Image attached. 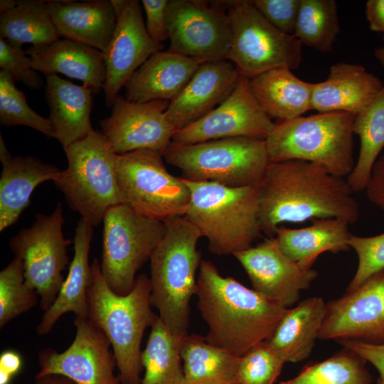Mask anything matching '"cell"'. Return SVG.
Listing matches in <instances>:
<instances>
[{
  "label": "cell",
  "mask_w": 384,
  "mask_h": 384,
  "mask_svg": "<svg viewBox=\"0 0 384 384\" xmlns=\"http://www.w3.org/2000/svg\"><path fill=\"white\" fill-rule=\"evenodd\" d=\"M383 83L361 65L337 63L324 81L313 84L311 110L356 115L375 99Z\"/></svg>",
  "instance_id": "cell-21"
},
{
  "label": "cell",
  "mask_w": 384,
  "mask_h": 384,
  "mask_svg": "<svg viewBox=\"0 0 384 384\" xmlns=\"http://www.w3.org/2000/svg\"><path fill=\"white\" fill-rule=\"evenodd\" d=\"M22 358L16 351L6 350L0 355V384H10L21 369Z\"/></svg>",
  "instance_id": "cell-46"
},
{
  "label": "cell",
  "mask_w": 384,
  "mask_h": 384,
  "mask_svg": "<svg viewBox=\"0 0 384 384\" xmlns=\"http://www.w3.org/2000/svg\"><path fill=\"white\" fill-rule=\"evenodd\" d=\"M339 33L334 0H300L294 36L302 45L329 53Z\"/></svg>",
  "instance_id": "cell-35"
},
{
  "label": "cell",
  "mask_w": 384,
  "mask_h": 384,
  "mask_svg": "<svg viewBox=\"0 0 384 384\" xmlns=\"http://www.w3.org/2000/svg\"><path fill=\"white\" fill-rule=\"evenodd\" d=\"M348 225L340 218H315L305 228L292 229L280 225L274 238L289 259L312 267L324 252L338 253L350 249Z\"/></svg>",
  "instance_id": "cell-29"
},
{
  "label": "cell",
  "mask_w": 384,
  "mask_h": 384,
  "mask_svg": "<svg viewBox=\"0 0 384 384\" xmlns=\"http://www.w3.org/2000/svg\"><path fill=\"white\" fill-rule=\"evenodd\" d=\"M233 256L245 270L252 289L287 309L297 302L300 292L307 289L318 274L286 256L274 238Z\"/></svg>",
  "instance_id": "cell-19"
},
{
  "label": "cell",
  "mask_w": 384,
  "mask_h": 384,
  "mask_svg": "<svg viewBox=\"0 0 384 384\" xmlns=\"http://www.w3.org/2000/svg\"><path fill=\"white\" fill-rule=\"evenodd\" d=\"M164 223L165 234L149 260L150 304L170 332L182 338L188 334L189 302L196 293L202 235L185 215Z\"/></svg>",
  "instance_id": "cell-4"
},
{
  "label": "cell",
  "mask_w": 384,
  "mask_h": 384,
  "mask_svg": "<svg viewBox=\"0 0 384 384\" xmlns=\"http://www.w3.org/2000/svg\"><path fill=\"white\" fill-rule=\"evenodd\" d=\"M355 114L319 112L275 124L265 139L270 161L302 160L316 164L339 177L353 169Z\"/></svg>",
  "instance_id": "cell-6"
},
{
  "label": "cell",
  "mask_w": 384,
  "mask_h": 384,
  "mask_svg": "<svg viewBox=\"0 0 384 384\" xmlns=\"http://www.w3.org/2000/svg\"><path fill=\"white\" fill-rule=\"evenodd\" d=\"M63 223L59 203L50 215L36 214L32 225L9 242L14 255L22 260L25 283L36 292L43 311L53 304L65 280L62 272L68 263L70 240L63 235Z\"/></svg>",
  "instance_id": "cell-12"
},
{
  "label": "cell",
  "mask_w": 384,
  "mask_h": 384,
  "mask_svg": "<svg viewBox=\"0 0 384 384\" xmlns=\"http://www.w3.org/2000/svg\"><path fill=\"white\" fill-rule=\"evenodd\" d=\"M0 68L31 90H38L43 80L33 67L22 46L12 44L0 37Z\"/></svg>",
  "instance_id": "cell-41"
},
{
  "label": "cell",
  "mask_w": 384,
  "mask_h": 384,
  "mask_svg": "<svg viewBox=\"0 0 384 384\" xmlns=\"http://www.w3.org/2000/svg\"><path fill=\"white\" fill-rule=\"evenodd\" d=\"M169 0V50L200 64L227 60L231 29L224 1Z\"/></svg>",
  "instance_id": "cell-13"
},
{
  "label": "cell",
  "mask_w": 384,
  "mask_h": 384,
  "mask_svg": "<svg viewBox=\"0 0 384 384\" xmlns=\"http://www.w3.org/2000/svg\"><path fill=\"white\" fill-rule=\"evenodd\" d=\"M326 303L321 297H310L287 309L270 337V349L285 363H297L309 357L325 318Z\"/></svg>",
  "instance_id": "cell-28"
},
{
  "label": "cell",
  "mask_w": 384,
  "mask_h": 384,
  "mask_svg": "<svg viewBox=\"0 0 384 384\" xmlns=\"http://www.w3.org/2000/svg\"><path fill=\"white\" fill-rule=\"evenodd\" d=\"M35 384H75L71 380L59 375H48L35 378Z\"/></svg>",
  "instance_id": "cell-48"
},
{
  "label": "cell",
  "mask_w": 384,
  "mask_h": 384,
  "mask_svg": "<svg viewBox=\"0 0 384 384\" xmlns=\"http://www.w3.org/2000/svg\"><path fill=\"white\" fill-rule=\"evenodd\" d=\"M47 4L60 37L105 51L117 24L111 0H52Z\"/></svg>",
  "instance_id": "cell-23"
},
{
  "label": "cell",
  "mask_w": 384,
  "mask_h": 384,
  "mask_svg": "<svg viewBox=\"0 0 384 384\" xmlns=\"http://www.w3.org/2000/svg\"><path fill=\"white\" fill-rule=\"evenodd\" d=\"M186 384H237L239 356L187 334L181 346Z\"/></svg>",
  "instance_id": "cell-31"
},
{
  "label": "cell",
  "mask_w": 384,
  "mask_h": 384,
  "mask_svg": "<svg viewBox=\"0 0 384 384\" xmlns=\"http://www.w3.org/2000/svg\"><path fill=\"white\" fill-rule=\"evenodd\" d=\"M274 125L256 101L250 79L240 76L225 101L203 117L177 131L172 142L192 144L234 137L265 139Z\"/></svg>",
  "instance_id": "cell-17"
},
{
  "label": "cell",
  "mask_w": 384,
  "mask_h": 384,
  "mask_svg": "<svg viewBox=\"0 0 384 384\" xmlns=\"http://www.w3.org/2000/svg\"><path fill=\"white\" fill-rule=\"evenodd\" d=\"M74 340L63 352L46 348L38 352L40 367L35 378L64 376L75 384H121L111 344L88 318L75 317Z\"/></svg>",
  "instance_id": "cell-14"
},
{
  "label": "cell",
  "mask_w": 384,
  "mask_h": 384,
  "mask_svg": "<svg viewBox=\"0 0 384 384\" xmlns=\"http://www.w3.org/2000/svg\"><path fill=\"white\" fill-rule=\"evenodd\" d=\"M150 294L149 277L142 274L127 294H117L104 279L100 261L93 260L87 294L88 319L108 338L121 384L142 383V337L145 329L159 317L151 310Z\"/></svg>",
  "instance_id": "cell-3"
},
{
  "label": "cell",
  "mask_w": 384,
  "mask_h": 384,
  "mask_svg": "<svg viewBox=\"0 0 384 384\" xmlns=\"http://www.w3.org/2000/svg\"><path fill=\"white\" fill-rule=\"evenodd\" d=\"M200 63L169 50L152 54L127 82L125 97L133 102H171L183 90Z\"/></svg>",
  "instance_id": "cell-25"
},
{
  "label": "cell",
  "mask_w": 384,
  "mask_h": 384,
  "mask_svg": "<svg viewBox=\"0 0 384 384\" xmlns=\"http://www.w3.org/2000/svg\"><path fill=\"white\" fill-rule=\"evenodd\" d=\"M17 3L16 0H1L0 1V14L5 13L13 9Z\"/></svg>",
  "instance_id": "cell-49"
},
{
  "label": "cell",
  "mask_w": 384,
  "mask_h": 384,
  "mask_svg": "<svg viewBox=\"0 0 384 384\" xmlns=\"http://www.w3.org/2000/svg\"><path fill=\"white\" fill-rule=\"evenodd\" d=\"M240 76L228 60L200 64L166 110V116L176 131L198 121L220 105L234 90Z\"/></svg>",
  "instance_id": "cell-20"
},
{
  "label": "cell",
  "mask_w": 384,
  "mask_h": 384,
  "mask_svg": "<svg viewBox=\"0 0 384 384\" xmlns=\"http://www.w3.org/2000/svg\"><path fill=\"white\" fill-rule=\"evenodd\" d=\"M378 384V383H377Z\"/></svg>",
  "instance_id": "cell-51"
},
{
  "label": "cell",
  "mask_w": 384,
  "mask_h": 384,
  "mask_svg": "<svg viewBox=\"0 0 384 384\" xmlns=\"http://www.w3.org/2000/svg\"><path fill=\"white\" fill-rule=\"evenodd\" d=\"M146 15V28L152 41L161 48L169 39L166 27V8L169 0H142Z\"/></svg>",
  "instance_id": "cell-43"
},
{
  "label": "cell",
  "mask_w": 384,
  "mask_h": 384,
  "mask_svg": "<svg viewBox=\"0 0 384 384\" xmlns=\"http://www.w3.org/2000/svg\"><path fill=\"white\" fill-rule=\"evenodd\" d=\"M338 342L370 362L378 371V384H384V345H371L352 340H340Z\"/></svg>",
  "instance_id": "cell-44"
},
{
  "label": "cell",
  "mask_w": 384,
  "mask_h": 384,
  "mask_svg": "<svg viewBox=\"0 0 384 384\" xmlns=\"http://www.w3.org/2000/svg\"><path fill=\"white\" fill-rule=\"evenodd\" d=\"M183 338L173 335L160 318L157 319L142 351L144 375L141 384H186L181 365Z\"/></svg>",
  "instance_id": "cell-34"
},
{
  "label": "cell",
  "mask_w": 384,
  "mask_h": 384,
  "mask_svg": "<svg viewBox=\"0 0 384 384\" xmlns=\"http://www.w3.org/2000/svg\"><path fill=\"white\" fill-rule=\"evenodd\" d=\"M231 29L227 60L241 76L251 79L268 70L299 67L302 44L271 24L252 1H224Z\"/></svg>",
  "instance_id": "cell-9"
},
{
  "label": "cell",
  "mask_w": 384,
  "mask_h": 384,
  "mask_svg": "<svg viewBox=\"0 0 384 384\" xmlns=\"http://www.w3.org/2000/svg\"><path fill=\"white\" fill-rule=\"evenodd\" d=\"M348 245L357 255L358 267L346 292L357 289L372 276L384 272V233L370 237L351 234Z\"/></svg>",
  "instance_id": "cell-40"
},
{
  "label": "cell",
  "mask_w": 384,
  "mask_h": 384,
  "mask_svg": "<svg viewBox=\"0 0 384 384\" xmlns=\"http://www.w3.org/2000/svg\"><path fill=\"white\" fill-rule=\"evenodd\" d=\"M64 151L68 166L53 182L70 207L97 226L110 208L122 203L116 178L117 154L96 131Z\"/></svg>",
  "instance_id": "cell-8"
},
{
  "label": "cell",
  "mask_w": 384,
  "mask_h": 384,
  "mask_svg": "<svg viewBox=\"0 0 384 384\" xmlns=\"http://www.w3.org/2000/svg\"><path fill=\"white\" fill-rule=\"evenodd\" d=\"M92 228L82 218L75 228L74 256L60 290L53 303L44 311L36 328L38 336L50 332L58 320L65 314L73 312L75 317L88 318L87 289L91 281L89 252Z\"/></svg>",
  "instance_id": "cell-26"
},
{
  "label": "cell",
  "mask_w": 384,
  "mask_h": 384,
  "mask_svg": "<svg viewBox=\"0 0 384 384\" xmlns=\"http://www.w3.org/2000/svg\"><path fill=\"white\" fill-rule=\"evenodd\" d=\"M196 295L208 327L206 342L239 357L267 341L287 309L233 277L222 276L205 260L198 269Z\"/></svg>",
  "instance_id": "cell-2"
},
{
  "label": "cell",
  "mask_w": 384,
  "mask_h": 384,
  "mask_svg": "<svg viewBox=\"0 0 384 384\" xmlns=\"http://www.w3.org/2000/svg\"><path fill=\"white\" fill-rule=\"evenodd\" d=\"M367 361L344 348L329 358L306 366L294 378L279 384H372Z\"/></svg>",
  "instance_id": "cell-36"
},
{
  "label": "cell",
  "mask_w": 384,
  "mask_h": 384,
  "mask_svg": "<svg viewBox=\"0 0 384 384\" xmlns=\"http://www.w3.org/2000/svg\"><path fill=\"white\" fill-rule=\"evenodd\" d=\"M353 131L360 138V151L347 181L355 193L366 190L384 147V83L375 99L355 116Z\"/></svg>",
  "instance_id": "cell-33"
},
{
  "label": "cell",
  "mask_w": 384,
  "mask_h": 384,
  "mask_svg": "<svg viewBox=\"0 0 384 384\" xmlns=\"http://www.w3.org/2000/svg\"><path fill=\"white\" fill-rule=\"evenodd\" d=\"M0 230L15 223L30 204L34 189L54 181L61 169L34 156H13L0 135Z\"/></svg>",
  "instance_id": "cell-22"
},
{
  "label": "cell",
  "mask_w": 384,
  "mask_h": 384,
  "mask_svg": "<svg viewBox=\"0 0 384 384\" xmlns=\"http://www.w3.org/2000/svg\"><path fill=\"white\" fill-rule=\"evenodd\" d=\"M169 102H137L118 95L111 114L100 122L101 133L117 155L139 149L164 153L176 132L166 116Z\"/></svg>",
  "instance_id": "cell-16"
},
{
  "label": "cell",
  "mask_w": 384,
  "mask_h": 384,
  "mask_svg": "<svg viewBox=\"0 0 384 384\" xmlns=\"http://www.w3.org/2000/svg\"><path fill=\"white\" fill-rule=\"evenodd\" d=\"M365 13L369 28L384 36V0H368Z\"/></svg>",
  "instance_id": "cell-47"
},
{
  "label": "cell",
  "mask_w": 384,
  "mask_h": 384,
  "mask_svg": "<svg viewBox=\"0 0 384 384\" xmlns=\"http://www.w3.org/2000/svg\"><path fill=\"white\" fill-rule=\"evenodd\" d=\"M32 67L46 76L57 73L78 79L94 94L103 90L106 67L103 53L84 43L63 38L26 50Z\"/></svg>",
  "instance_id": "cell-24"
},
{
  "label": "cell",
  "mask_w": 384,
  "mask_h": 384,
  "mask_svg": "<svg viewBox=\"0 0 384 384\" xmlns=\"http://www.w3.org/2000/svg\"><path fill=\"white\" fill-rule=\"evenodd\" d=\"M102 222L101 272L113 292L125 295L164 235L166 226L123 203L110 208Z\"/></svg>",
  "instance_id": "cell-11"
},
{
  "label": "cell",
  "mask_w": 384,
  "mask_h": 384,
  "mask_svg": "<svg viewBox=\"0 0 384 384\" xmlns=\"http://www.w3.org/2000/svg\"><path fill=\"white\" fill-rule=\"evenodd\" d=\"M117 24L112 40L103 52L106 78L105 104L112 107L118 93L134 73L154 53L161 50L149 37L137 0H111Z\"/></svg>",
  "instance_id": "cell-18"
},
{
  "label": "cell",
  "mask_w": 384,
  "mask_h": 384,
  "mask_svg": "<svg viewBox=\"0 0 384 384\" xmlns=\"http://www.w3.org/2000/svg\"><path fill=\"white\" fill-rule=\"evenodd\" d=\"M319 338L384 345V272L326 303Z\"/></svg>",
  "instance_id": "cell-15"
},
{
  "label": "cell",
  "mask_w": 384,
  "mask_h": 384,
  "mask_svg": "<svg viewBox=\"0 0 384 384\" xmlns=\"http://www.w3.org/2000/svg\"><path fill=\"white\" fill-rule=\"evenodd\" d=\"M0 36L22 46H44L60 39L52 21L47 1H17L11 10L0 14Z\"/></svg>",
  "instance_id": "cell-32"
},
{
  "label": "cell",
  "mask_w": 384,
  "mask_h": 384,
  "mask_svg": "<svg viewBox=\"0 0 384 384\" xmlns=\"http://www.w3.org/2000/svg\"><path fill=\"white\" fill-rule=\"evenodd\" d=\"M183 181L191 192L185 216L207 239L213 254L233 255L252 247L262 233L257 186Z\"/></svg>",
  "instance_id": "cell-5"
},
{
  "label": "cell",
  "mask_w": 384,
  "mask_h": 384,
  "mask_svg": "<svg viewBox=\"0 0 384 384\" xmlns=\"http://www.w3.org/2000/svg\"><path fill=\"white\" fill-rule=\"evenodd\" d=\"M164 159L181 171L183 179L229 187L257 186L270 164L265 139L225 138L192 144L171 141Z\"/></svg>",
  "instance_id": "cell-7"
},
{
  "label": "cell",
  "mask_w": 384,
  "mask_h": 384,
  "mask_svg": "<svg viewBox=\"0 0 384 384\" xmlns=\"http://www.w3.org/2000/svg\"><path fill=\"white\" fill-rule=\"evenodd\" d=\"M374 56L380 65L384 68V47H380L375 49Z\"/></svg>",
  "instance_id": "cell-50"
},
{
  "label": "cell",
  "mask_w": 384,
  "mask_h": 384,
  "mask_svg": "<svg viewBox=\"0 0 384 384\" xmlns=\"http://www.w3.org/2000/svg\"><path fill=\"white\" fill-rule=\"evenodd\" d=\"M262 232L274 238L283 223L359 217L358 202L347 179L302 160L271 161L257 186Z\"/></svg>",
  "instance_id": "cell-1"
},
{
  "label": "cell",
  "mask_w": 384,
  "mask_h": 384,
  "mask_svg": "<svg viewBox=\"0 0 384 384\" xmlns=\"http://www.w3.org/2000/svg\"><path fill=\"white\" fill-rule=\"evenodd\" d=\"M163 159L162 152L151 149L117 155L116 178L123 204L164 222L186 215L191 192L181 177L167 171Z\"/></svg>",
  "instance_id": "cell-10"
},
{
  "label": "cell",
  "mask_w": 384,
  "mask_h": 384,
  "mask_svg": "<svg viewBox=\"0 0 384 384\" xmlns=\"http://www.w3.org/2000/svg\"><path fill=\"white\" fill-rule=\"evenodd\" d=\"M312 82L298 78L287 68H274L250 79L252 94L272 119H292L311 110Z\"/></svg>",
  "instance_id": "cell-30"
},
{
  "label": "cell",
  "mask_w": 384,
  "mask_h": 384,
  "mask_svg": "<svg viewBox=\"0 0 384 384\" xmlns=\"http://www.w3.org/2000/svg\"><path fill=\"white\" fill-rule=\"evenodd\" d=\"M23 261L14 259L0 272V329L34 307L39 296L25 283Z\"/></svg>",
  "instance_id": "cell-37"
},
{
  "label": "cell",
  "mask_w": 384,
  "mask_h": 384,
  "mask_svg": "<svg viewBox=\"0 0 384 384\" xmlns=\"http://www.w3.org/2000/svg\"><path fill=\"white\" fill-rule=\"evenodd\" d=\"M0 124L5 127L26 126L48 138L53 137L49 118L41 116L29 107L24 93L16 86L13 78L2 70L0 71Z\"/></svg>",
  "instance_id": "cell-38"
},
{
  "label": "cell",
  "mask_w": 384,
  "mask_h": 384,
  "mask_svg": "<svg viewBox=\"0 0 384 384\" xmlns=\"http://www.w3.org/2000/svg\"><path fill=\"white\" fill-rule=\"evenodd\" d=\"M46 96L53 138L63 149L94 130L90 122L91 89L73 84L56 74L46 75Z\"/></svg>",
  "instance_id": "cell-27"
},
{
  "label": "cell",
  "mask_w": 384,
  "mask_h": 384,
  "mask_svg": "<svg viewBox=\"0 0 384 384\" xmlns=\"http://www.w3.org/2000/svg\"><path fill=\"white\" fill-rule=\"evenodd\" d=\"M366 191L368 199L384 211V153L374 164Z\"/></svg>",
  "instance_id": "cell-45"
},
{
  "label": "cell",
  "mask_w": 384,
  "mask_h": 384,
  "mask_svg": "<svg viewBox=\"0 0 384 384\" xmlns=\"http://www.w3.org/2000/svg\"><path fill=\"white\" fill-rule=\"evenodd\" d=\"M284 363L266 341L260 342L240 356L237 384H274Z\"/></svg>",
  "instance_id": "cell-39"
},
{
  "label": "cell",
  "mask_w": 384,
  "mask_h": 384,
  "mask_svg": "<svg viewBox=\"0 0 384 384\" xmlns=\"http://www.w3.org/2000/svg\"><path fill=\"white\" fill-rule=\"evenodd\" d=\"M256 9L282 32L294 35L300 0H254Z\"/></svg>",
  "instance_id": "cell-42"
}]
</instances>
